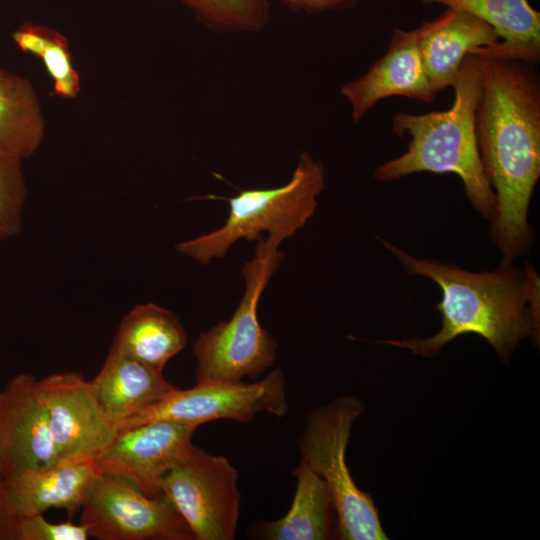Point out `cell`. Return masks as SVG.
Returning <instances> with one entry per match:
<instances>
[{"label": "cell", "mask_w": 540, "mask_h": 540, "mask_svg": "<svg viewBox=\"0 0 540 540\" xmlns=\"http://www.w3.org/2000/svg\"><path fill=\"white\" fill-rule=\"evenodd\" d=\"M45 135V119L30 81L0 68V151L30 158Z\"/></svg>", "instance_id": "obj_20"}, {"label": "cell", "mask_w": 540, "mask_h": 540, "mask_svg": "<svg viewBox=\"0 0 540 540\" xmlns=\"http://www.w3.org/2000/svg\"><path fill=\"white\" fill-rule=\"evenodd\" d=\"M410 275L434 281L442 292L437 309L442 327L427 338L387 339L375 342L408 349L415 355L435 357L455 338L476 334L484 338L503 361L525 338L537 345L540 336V278L528 263L500 265L485 272H471L454 264L411 256L383 238Z\"/></svg>", "instance_id": "obj_2"}, {"label": "cell", "mask_w": 540, "mask_h": 540, "mask_svg": "<svg viewBox=\"0 0 540 540\" xmlns=\"http://www.w3.org/2000/svg\"><path fill=\"white\" fill-rule=\"evenodd\" d=\"M458 9L487 22L500 42L475 54L495 55L536 66L540 60V13L529 0H420Z\"/></svg>", "instance_id": "obj_17"}, {"label": "cell", "mask_w": 540, "mask_h": 540, "mask_svg": "<svg viewBox=\"0 0 540 540\" xmlns=\"http://www.w3.org/2000/svg\"><path fill=\"white\" fill-rule=\"evenodd\" d=\"M12 39L21 51L41 58L53 81L51 95L72 99L79 94L80 77L64 35L46 25L25 22L12 33Z\"/></svg>", "instance_id": "obj_21"}, {"label": "cell", "mask_w": 540, "mask_h": 540, "mask_svg": "<svg viewBox=\"0 0 540 540\" xmlns=\"http://www.w3.org/2000/svg\"><path fill=\"white\" fill-rule=\"evenodd\" d=\"M282 242L272 236L257 239L254 257L245 262L244 294L228 321L202 333L193 345L197 384L236 383L256 378L277 358V342L258 320V303L284 254Z\"/></svg>", "instance_id": "obj_4"}, {"label": "cell", "mask_w": 540, "mask_h": 540, "mask_svg": "<svg viewBox=\"0 0 540 540\" xmlns=\"http://www.w3.org/2000/svg\"><path fill=\"white\" fill-rule=\"evenodd\" d=\"M26 194L22 160L0 151V241L20 232Z\"/></svg>", "instance_id": "obj_23"}, {"label": "cell", "mask_w": 540, "mask_h": 540, "mask_svg": "<svg viewBox=\"0 0 540 540\" xmlns=\"http://www.w3.org/2000/svg\"><path fill=\"white\" fill-rule=\"evenodd\" d=\"M293 475L297 485L290 509L280 519L257 523L253 535L267 540L332 539L336 515L326 483L301 459Z\"/></svg>", "instance_id": "obj_18"}, {"label": "cell", "mask_w": 540, "mask_h": 540, "mask_svg": "<svg viewBox=\"0 0 540 540\" xmlns=\"http://www.w3.org/2000/svg\"><path fill=\"white\" fill-rule=\"evenodd\" d=\"M187 335L172 311L154 303L135 306L122 319L112 348L156 370L184 349Z\"/></svg>", "instance_id": "obj_19"}, {"label": "cell", "mask_w": 540, "mask_h": 540, "mask_svg": "<svg viewBox=\"0 0 540 540\" xmlns=\"http://www.w3.org/2000/svg\"><path fill=\"white\" fill-rule=\"evenodd\" d=\"M481 87V57L468 54L452 87L454 98L448 109L395 113L392 132L402 139L409 137L408 146L404 153L378 166L374 178L389 182L420 172L455 174L472 207L491 221L495 195L482 170L475 130Z\"/></svg>", "instance_id": "obj_3"}, {"label": "cell", "mask_w": 540, "mask_h": 540, "mask_svg": "<svg viewBox=\"0 0 540 540\" xmlns=\"http://www.w3.org/2000/svg\"><path fill=\"white\" fill-rule=\"evenodd\" d=\"M195 424L153 421L117 431L95 460L103 473L123 477L149 496L161 494L164 475L194 446Z\"/></svg>", "instance_id": "obj_11"}, {"label": "cell", "mask_w": 540, "mask_h": 540, "mask_svg": "<svg viewBox=\"0 0 540 540\" xmlns=\"http://www.w3.org/2000/svg\"><path fill=\"white\" fill-rule=\"evenodd\" d=\"M364 412L357 397H338L310 413L298 440L301 460L327 485L342 540L388 539L372 496L357 486L346 463L352 426Z\"/></svg>", "instance_id": "obj_6"}, {"label": "cell", "mask_w": 540, "mask_h": 540, "mask_svg": "<svg viewBox=\"0 0 540 540\" xmlns=\"http://www.w3.org/2000/svg\"><path fill=\"white\" fill-rule=\"evenodd\" d=\"M99 473L95 461L59 460L49 466L12 473L2 480L7 499L17 516L28 517L61 508L71 518L81 509L86 491Z\"/></svg>", "instance_id": "obj_15"}, {"label": "cell", "mask_w": 540, "mask_h": 540, "mask_svg": "<svg viewBox=\"0 0 540 540\" xmlns=\"http://www.w3.org/2000/svg\"><path fill=\"white\" fill-rule=\"evenodd\" d=\"M36 377L21 373L0 390V476L59 461Z\"/></svg>", "instance_id": "obj_12"}, {"label": "cell", "mask_w": 540, "mask_h": 540, "mask_svg": "<svg viewBox=\"0 0 540 540\" xmlns=\"http://www.w3.org/2000/svg\"><path fill=\"white\" fill-rule=\"evenodd\" d=\"M207 28L224 34L255 33L270 21L269 0H176Z\"/></svg>", "instance_id": "obj_22"}, {"label": "cell", "mask_w": 540, "mask_h": 540, "mask_svg": "<svg viewBox=\"0 0 540 540\" xmlns=\"http://www.w3.org/2000/svg\"><path fill=\"white\" fill-rule=\"evenodd\" d=\"M297 11L323 12L349 7L362 0H280Z\"/></svg>", "instance_id": "obj_26"}, {"label": "cell", "mask_w": 540, "mask_h": 540, "mask_svg": "<svg viewBox=\"0 0 540 540\" xmlns=\"http://www.w3.org/2000/svg\"><path fill=\"white\" fill-rule=\"evenodd\" d=\"M238 478L227 458L193 446L164 475L161 494L188 524L194 540H233L241 506Z\"/></svg>", "instance_id": "obj_7"}, {"label": "cell", "mask_w": 540, "mask_h": 540, "mask_svg": "<svg viewBox=\"0 0 540 540\" xmlns=\"http://www.w3.org/2000/svg\"><path fill=\"white\" fill-rule=\"evenodd\" d=\"M81 509L80 523L100 540H194L188 524L163 494L149 496L117 475L99 473Z\"/></svg>", "instance_id": "obj_8"}, {"label": "cell", "mask_w": 540, "mask_h": 540, "mask_svg": "<svg viewBox=\"0 0 540 540\" xmlns=\"http://www.w3.org/2000/svg\"><path fill=\"white\" fill-rule=\"evenodd\" d=\"M355 124L381 100L403 96L432 104L436 99L420 54L415 29L392 31L386 52L360 77L340 89Z\"/></svg>", "instance_id": "obj_13"}, {"label": "cell", "mask_w": 540, "mask_h": 540, "mask_svg": "<svg viewBox=\"0 0 540 540\" xmlns=\"http://www.w3.org/2000/svg\"><path fill=\"white\" fill-rule=\"evenodd\" d=\"M90 382L101 408L116 427L177 388L165 378L163 371L112 347L101 370Z\"/></svg>", "instance_id": "obj_16"}, {"label": "cell", "mask_w": 540, "mask_h": 540, "mask_svg": "<svg viewBox=\"0 0 540 540\" xmlns=\"http://www.w3.org/2000/svg\"><path fill=\"white\" fill-rule=\"evenodd\" d=\"M325 187V167L303 151L290 180L269 189H242L228 201L229 213L218 229L180 242L176 250L200 263L225 257L238 240H257L263 232L280 241L304 228Z\"/></svg>", "instance_id": "obj_5"}, {"label": "cell", "mask_w": 540, "mask_h": 540, "mask_svg": "<svg viewBox=\"0 0 540 540\" xmlns=\"http://www.w3.org/2000/svg\"><path fill=\"white\" fill-rule=\"evenodd\" d=\"M89 536L85 524L51 523L44 514L20 517L19 520L18 540H87Z\"/></svg>", "instance_id": "obj_24"}, {"label": "cell", "mask_w": 540, "mask_h": 540, "mask_svg": "<svg viewBox=\"0 0 540 540\" xmlns=\"http://www.w3.org/2000/svg\"><path fill=\"white\" fill-rule=\"evenodd\" d=\"M59 460L95 461L117 434L116 424L101 408L92 384L77 372H60L37 380Z\"/></svg>", "instance_id": "obj_10"}, {"label": "cell", "mask_w": 540, "mask_h": 540, "mask_svg": "<svg viewBox=\"0 0 540 540\" xmlns=\"http://www.w3.org/2000/svg\"><path fill=\"white\" fill-rule=\"evenodd\" d=\"M288 409L285 376L282 369L276 368L252 383H196L189 389L176 388L160 401L120 423L117 431L153 421L197 426L218 419L245 423L259 412L283 417Z\"/></svg>", "instance_id": "obj_9"}, {"label": "cell", "mask_w": 540, "mask_h": 540, "mask_svg": "<svg viewBox=\"0 0 540 540\" xmlns=\"http://www.w3.org/2000/svg\"><path fill=\"white\" fill-rule=\"evenodd\" d=\"M19 520L10 506L0 476V540H18Z\"/></svg>", "instance_id": "obj_25"}, {"label": "cell", "mask_w": 540, "mask_h": 540, "mask_svg": "<svg viewBox=\"0 0 540 540\" xmlns=\"http://www.w3.org/2000/svg\"><path fill=\"white\" fill-rule=\"evenodd\" d=\"M481 57L482 87L475 115L479 158L496 208L490 237L511 265L528 252L530 200L540 177V79L533 65Z\"/></svg>", "instance_id": "obj_1"}, {"label": "cell", "mask_w": 540, "mask_h": 540, "mask_svg": "<svg viewBox=\"0 0 540 540\" xmlns=\"http://www.w3.org/2000/svg\"><path fill=\"white\" fill-rule=\"evenodd\" d=\"M422 61L434 92L453 87L468 54L500 42L496 31L468 12L446 8L415 28Z\"/></svg>", "instance_id": "obj_14"}]
</instances>
